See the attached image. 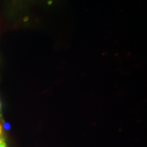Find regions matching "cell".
Masks as SVG:
<instances>
[{"mask_svg": "<svg viewBox=\"0 0 147 147\" xmlns=\"http://www.w3.org/2000/svg\"><path fill=\"white\" fill-rule=\"evenodd\" d=\"M3 128H4L5 130H10L11 129L10 124L9 123L3 122Z\"/></svg>", "mask_w": 147, "mask_h": 147, "instance_id": "2", "label": "cell"}, {"mask_svg": "<svg viewBox=\"0 0 147 147\" xmlns=\"http://www.w3.org/2000/svg\"><path fill=\"white\" fill-rule=\"evenodd\" d=\"M0 119H1V102L0 101Z\"/></svg>", "mask_w": 147, "mask_h": 147, "instance_id": "4", "label": "cell"}, {"mask_svg": "<svg viewBox=\"0 0 147 147\" xmlns=\"http://www.w3.org/2000/svg\"><path fill=\"white\" fill-rule=\"evenodd\" d=\"M3 136V127L1 125V124L0 123V137H1Z\"/></svg>", "mask_w": 147, "mask_h": 147, "instance_id": "3", "label": "cell"}, {"mask_svg": "<svg viewBox=\"0 0 147 147\" xmlns=\"http://www.w3.org/2000/svg\"><path fill=\"white\" fill-rule=\"evenodd\" d=\"M0 147H7L5 140L3 136L0 137Z\"/></svg>", "mask_w": 147, "mask_h": 147, "instance_id": "1", "label": "cell"}]
</instances>
